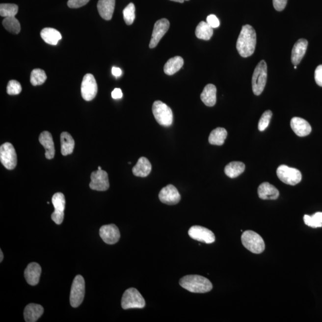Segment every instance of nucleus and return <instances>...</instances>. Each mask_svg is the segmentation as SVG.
<instances>
[{"label":"nucleus","mask_w":322,"mask_h":322,"mask_svg":"<svg viewBox=\"0 0 322 322\" xmlns=\"http://www.w3.org/2000/svg\"><path fill=\"white\" fill-rule=\"evenodd\" d=\"M258 194L263 200H275L278 198L279 191L273 185L268 182L263 183L258 188Z\"/></svg>","instance_id":"nucleus-21"},{"label":"nucleus","mask_w":322,"mask_h":322,"mask_svg":"<svg viewBox=\"0 0 322 322\" xmlns=\"http://www.w3.org/2000/svg\"><path fill=\"white\" fill-rule=\"evenodd\" d=\"M112 73L113 76L118 78L121 76L122 71L120 68L113 67L112 69Z\"/></svg>","instance_id":"nucleus-44"},{"label":"nucleus","mask_w":322,"mask_h":322,"mask_svg":"<svg viewBox=\"0 0 322 322\" xmlns=\"http://www.w3.org/2000/svg\"><path fill=\"white\" fill-rule=\"evenodd\" d=\"M242 243L245 248L254 254L262 253L265 249V243L263 239L256 232L246 230L241 237Z\"/></svg>","instance_id":"nucleus-3"},{"label":"nucleus","mask_w":322,"mask_h":322,"mask_svg":"<svg viewBox=\"0 0 322 322\" xmlns=\"http://www.w3.org/2000/svg\"><path fill=\"white\" fill-rule=\"evenodd\" d=\"M207 22L208 25L213 28H216L220 26V21L215 15H210L207 18Z\"/></svg>","instance_id":"nucleus-40"},{"label":"nucleus","mask_w":322,"mask_h":322,"mask_svg":"<svg viewBox=\"0 0 322 322\" xmlns=\"http://www.w3.org/2000/svg\"><path fill=\"white\" fill-rule=\"evenodd\" d=\"M98 170H102V168H101V166H99Z\"/></svg>","instance_id":"nucleus-47"},{"label":"nucleus","mask_w":322,"mask_h":322,"mask_svg":"<svg viewBox=\"0 0 322 322\" xmlns=\"http://www.w3.org/2000/svg\"><path fill=\"white\" fill-rule=\"evenodd\" d=\"M22 90V86L17 80H11L8 83L7 93L9 95H17L21 93Z\"/></svg>","instance_id":"nucleus-38"},{"label":"nucleus","mask_w":322,"mask_h":322,"mask_svg":"<svg viewBox=\"0 0 322 322\" xmlns=\"http://www.w3.org/2000/svg\"><path fill=\"white\" fill-rule=\"evenodd\" d=\"M99 234L102 240L109 245L117 243L120 239V232L117 226L113 224L105 225L101 227Z\"/></svg>","instance_id":"nucleus-15"},{"label":"nucleus","mask_w":322,"mask_h":322,"mask_svg":"<svg viewBox=\"0 0 322 322\" xmlns=\"http://www.w3.org/2000/svg\"><path fill=\"white\" fill-rule=\"evenodd\" d=\"M159 198L163 204L173 205L179 203L181 199L178 190L173 185H168L161 190Z\"/></svg>","instance_id":"nucleus-16"},{"label":"nucleus","mask_w":322,"mask_h":322,"mask_svg":"<svg viewBox=\"0 0 322 322\" xmlns=\"http://www.w3.org/2000/svg\"><path fill=\"white\" fill-rule=\"evenodd\" d=\"M271 116L272 112L271 110H266V112L263 113L262 116H261L259 126H258L260 132L265 131L267 129L269 124H270Z\"/></svg>","instance_id":"nucleus-37"},{"label":"nucleus","mask_w":322,"mask_h":322,"mask_svg":"<svg viewBox=\"0 0 322 322\" xmlns=\"http://www.w3.org/2000/svg\"><path fill=\"white\" fill-rule=\"evenodd\" d=\"M227 136V132L224 128L218 127L210 133L208 141L213 145L221 146L224 143Z\"/></svg>","instance_id":"nucleus-30"},{"label":"nucleus","mask_w":322,"mask_h":322,"mask_svg":"<svg viewBox=\"0 0 322 322\" xmlns=\"http://www.w3.org/2000/svg\"><path fill=\"white\" fill-rule=\"evenodd\" d=\"M115 0H99L98 10L99 15L106 21H110L114 12Z\"/></svg>","instance_id":"nucleus-22"},{"label":"nucleus","mask_w":322,"mask_h":322,"mask_svg":"<svg viewBox=\"0 0 322 322\" xmlns=\"http://www.w3.org/2000/svg\"><path fill=\"white\" fill-rule=\"evenodd\" d=\"M304 221L307 226L312 228H319L322 227V213L318 212L312 216L305 215Z\"/></svg>","instance_id":"nucleus-33"},{"label":"nucleus","mask_w":322,"mask_h":322,"mask_svg":"<svg viewBox=\"0 0 322 322\" xmlns=\"http://www.w3.org/2000/svg\"><path fill=\"white\" fill-rule=\"evenodd\" d=\"M44 309L41 305L31 303L27 305L24 310L25 321L35 322L43 315Z\"/></svg>","instance_id":"nucleus-23"},{"label":"nucleus","mask_w":322,"mask_h":322,"mask_svg":"<svg viewBox=\"0 0 322 322\" xmlns=\"http://www.w3.org/2000/svg\"><path fill=\"white\" fill-rule=\"evenodd\" d=\"M290 124L294 132L299 137H305L312 132L310 124L301 118L294 117L291 119Z\"/></svg>","instance_id":"nucleus-17"},{"label":"nucleus","mask_w":322,"mask_h":322,"mask_svg":"<svg viewBox=\"0 0 322 322\" xmlns=\"http://www.w3.org/2000/svg\"><path fill=\"white\" fill-rule=\"evenodd\" d=\"M170 26V22L166 19H161L156 22L153 30L151 42L149 44L150 48L154 49L157 46L161 39L168 31Z\"/></svg>","instance_id":"nucleus-14"},{"label":"nucleus","mask_w":322,"mask_h":322,"mask_svg":"<svg viewBox=\"0 0 322 322\" xmlns=\"http://www.w3.org/2000/svg\"><path fill=\"white\" fill-rule=\"evenodd\" d=\"M216 88L215 85L210 84L205 86L201 94V99L207 107H212L216 104Z\"/></svg>","instance_id":"nucleus-25"},{"label":"nucleus","mask_w":322,"mask_h":322,"mask_svg":"<svg viewBox=\"0 0 322 322\" xmlns=\"http://www.w3.org/2000/svg\"><path fill=\"white\" fill-rule=\"evenodd\" d=\"M41 274V266L37 263L29 264L24 273L27 284L32 286H35L38 284Z\"/></svg>","instance_id":"nucleus-18"},{"label":"nucleus","mask_w":322,"mask_h":322,"mask_svg":"<svg viewBox=\"0 0 322 322\" xmlns=\"http://www.w3.org/2000/svg\"><path fill=\"white\" fill-rule=\"evenodd\" d=\"M85 295V280L84 277L77 275L72 283L70 303L72 307L76 308L81 304Z\"/></svg>","instance_id":"nucleus-7"},{"label":"nucleus","mask_w":322,"mask_h":322,"mask_svg":"<svg viewBox=\"0 0 322 322\" xmlns=\"http://www.w3.org/2000/svg\"><path fill=\"white\" fill-rule=\"evenodd\" d=\"M315 79L316 84L322 87V65L316 68L315 72Z\"/></svg>","instance_id":"nucleus-42"},{"label":"nucleus","mask_w":322,"mask_h":322,"mask_svg":"<svg viewBox=\"0 0 322 322\" xmlns=\"http://www.w3.org/2000/svg\"><path fill=\"white\" fill-rule=\"evenodd\" d=\"M61 153L63 156L71 155L74 151L75 141L68 132H63L60 135Z\"/></svg>","instance_id":"nucleus-27"},{"label":"nucleus","mask_w":322,"mask_h":322,"mask_svg":"<svg viewBox=\"0 0 322 322\" xmlns=\"http://www.w3.org/2000/svg\"><path fill=\"white\" fill-rule=\"evenodd\" d=\"M308 47V41L305 39H299L293 47L291 61L294 65H298L304 57Z\"/></svg>","instance_id":"nucleus-19"},{"label":"nucleus","mask_w":322,"mask_h":322,"mask_svg":"<svg viewBox=\"0 0 322 322\" xmlns=\"http://www.w3.org/2000/svg\"><path fill=\"white\" fill-rule=\"evenodd\" d=\"M90 0H69L68 5L71 9H78L87 4Z\"/></svg>","instance_id":"nucleus-39"},{"label":"nucleus","mask_w":322,"mask_h":322,"mask_svg":"<svg viewBox=\"0 0 322 322\" xmlns=\"http://www.w3.org/2000/svg\"><path fill=\"white\" fill-rule=\"evenodd\" d=\"M268 78V66L265 60L260 61L252 77V88L255 95L259 96L265 89Z\"/></svg>","instance_id":"nucleus-4"},{"label":"nucleus","mask_w":322,"mask_h":322,"mask_svg":"<svg viewBox=\"0 0 322 322\" xmlns=\"http://www.w3.org/2000/svg\"><path fill=\"white\" fill-rule=\"evenodd\" d=\"M245 165L243 162L233 161L227 164L225 167L224 173L230 178H236L240 176L245 171Z\"/></svg>","instance_id":"nucleus-29"},{"label":"nucleus","mask_w":322,"mask_h":322,"mask_svg":"<svg viewBox=\"0 0 322 322\" xmlns=\"http://www.w3.org/2000/svg\"><path fill=\"white\" fill-rule=\"evenodd\" d=\"M152 112L155 119L161 126L168 127L173 124V112L164 103L155 101L153 104Z\"/></svg>","instance_id":"nucleus-5"},{"label":"nucleus","mask_w":322,"mask_h":322,"mask_svg":"<svg viewBox=\"0 0 322 322\" xmlns=\"http://www.w3.org/2000/svg\"><path fill=\"white\" fill-rule=\"evenodd\" d=\"M296 68H297L296 66H295V65L294 66V69H296Z\"/></svg>","instance_id":"nucleus-48"},{"label":"nucleus","mask_w":322,"mask_h":322,"mask_svg":"<svg viewBox=\"0 0 322 322\" xmlns=\"http://www.w3.org/2000/svg\"><path fill=\"white\" fill-rule=\"evenodd\" d=\"M18 12V6L15 4H1L0 15L2 17H15Z\"/></svg>","instance_id":"nucleus-35"},{"label":"nucleus","mask_w":322,"mask_h":322,"mask_svg":"<svg viewBox=\"0 0 322 322\" xmlns=\"http://www.w3.org/2000/svg\"><path fill=\"white\" fill-rule=\"evenodd\" d=\"M257 44V35L254 27L246 25L242 27L237 43V51L243 57L254 54Z\"/></svg>","instance_id":"nucleus-1"},{"label":"nucleus","mask_w":322,"mask_h":322,"mask_svg":"<svg viewBox=\"0 0 322 322\" xmlns=\"http://www.w3.org/2000/svg\"><path fill=\"white\" fill-rule=\"evenodd\" d=\"M0 161L7 170H13L18 163L17 155L12 144L5 143L0 147Z\"/></svg>","instance_id":"nucleus-9"},{"label":"nucleus","mask_w":322,"mask_h":322,"mask_svg":"<svg viewBox=\"0 0 322 322\" xmlns=\"http://www.w3.org/2000/svg\"><path fill=\"white\" fill-rule=\"evenodd\" d=\"M151 170L152 165L149 161L145 157H141L132 171L135 176L146 177L151 173Z\"/></svg>","instance_id":"nucleus-24"},{"label":"nucleus","mask_w":322,"mask_h":322,"mask_svg":"<svg viewBox=\"0 0 322 322\" xmlns=\"http://www.w3.org/2000/svg\"><path fill=\"white\" fill-rule=\"evenodd\" d=\"M2 25L5 29L13 34H18L21 31V24L15 17L5 18Z\"/></svg>","instance_id":"nucleus-32"},{"label":"nucleus","mask_w":322,"mask_h":322,"mask_svg":"<svg viewBox=\"0 0 322 322\" xmlns=\"http://www.w3.org/2000/svg\"><path fill=\"white\" fill-rule=\"evenodd\" d=\"M171 1L180 2V3H183L185 1H188V0H171Z\"/></svg>","instance_id":"nucleus-45"},{"label":"nucleus","mask_w":322,"mask_h":322,"mask_svg":"<svg viewBox=\"0 0 322 322\" xmlns=\"http://www.w3.org/2000/svg\"><path fill=\"white\" fill-rule=\"evenodd\" d=\"M135 8L134 4L130 3L123 10V16L125 22L127 26H131L135 18Z\"/></svg>","instance_id":"nucleus-36"},{"label":"nucleus","mask_w":322,"mask_h":322,"mask_svg":"<svg viewBox=\"0 0 322 322\" xmlns=\"http://www.w3.org/2000/svg\"><path fill=\"white\" fill-rule=\"evenodd\" d=\"M288 0H273L274 9L278 12L284 10L287 4Z\"/></svg>","instance_id":"nucleus-41"},{"label":"nucleus","mask_w":322,"mask_h":322,"mask_svg":"<svg viewBox=\"0 0 322 322\" xmlns=\"http://www.w3.org/2000/svg\"><path fill=\"white\" fill-rule=\"evenodd\" d=\"M39 141L46 150L45 156L47 159H53L55 155V149L51 133L47 131L41 133Z\"/></svg>","instance_id":"nucleus-20"},{"label":"nucleus","mask_w":322,"mask_h":322,"mask_svg":"<svg viewBox=\"0 0 322 322\" xmlns=\"http://www.w3.org/2000/svg\"><path fill=\"white\" fill-rule=\"evenodd\" d=\"M98 87L95 78L91 74H87L83 78L80 91L82 98L86 101H92L98 93Z\"/></svg>","instance_id":"nucleus-10"},{"label":"nucleus","mask_w":322,"mask_h":322,"mask_svg":"<svg viewBox=\"0 0 322 322\" xmlns=\"http://www.w3.org/2000/svg\"><path fill=\"white\" fill-rule=\"evenodd\" d=\"M52 204L54 207V212L52 215V220L55 224H62L64 218V211L65 208V198L62 193H55L52 197Z\"/></svg>","instance_id":"nucleus-13"},{"label":"nucleus","mask_w":322,"mask_h":322,"mask_svg":"<svg viewBox=\"0 0 322 322\" xmlns=\"http://www.w3.org/2000/svg\"><path fill=\"white\" fill-rule=\"evenodd\" d=\"M183 65H184V60L182 57H174L169 59L165 64L163 71L168 76H173L180 71Z\"/></svg>","instance_id":"nucleus-28"},{"label":"nucleus","mask_w":322,"mask_h":322,"mask_svg":"<svg viewBox=\"0 0 322 322\" xmlns=\"http://www.w3.org/2000/svg\"><path fill=\"white\" fill-rule=\"evenodd\" d=\"M276 173L278 178L288 185L295 186L301 181V172L287 165H280L277 169Z\"/></svg>","instance_id":"nucleus-8"},{"label":"nucleus","mask_w":322,"mask_h":322,"mask_svg":"<svg viewBox=\"0 0 322 322\" xmlns=\"http://www.w3.org/2000/svg\"><path fill=\"white\" fill-rule=\"evenodd\" d=\"M196 37L203 40H210L213 35V28L207 22L202 21L197 26L195 30Z\"/></svg>","instance_id":"nucleus-31"},{"label":"nucleus","mask_w":322,"mask_h":322,"mask_svg":"<svg viewBox=\"0 0 322 322\" xmlns=\"http://www.w3.org/2000/svg\"><path fill=\"white\" fill-rule=\"evenodd\" d=\"M188 235L194 240L210 244L215 242V234L210 230L200 226H193L188 230Z\"/></svg>","instance_id":"nucleus-11"},{"label":"nucleus","mask_w":322,"mask_h":322,"mask_svg":"<svg viewBox=\"0 0 322 322\" xmlns=\"http://www.w3.org/2000/svg\"><path fill=\"white\" fill-rule=\"evenodd\" d=\"M41 37L47 44L55 46L62 39V35L57 30L51 27H46L41 30Z\"/></svg>","instance_id":"nucleus-26"},{"label":"nucleus","mask_w":322,"mask_h":322,"mask_svg":"<svg viewBox=\"0 0 322 322\" xmlns=\"http://www.w3.org/2000/svg\"><path fill=\"white\" fill-rule=\"evenodd\" d=\"M123 94L120 88H115L112 92V97L114 99H119L123 98Z\"/></svg>","instance_id":"nucleus-43"},{"label":"nucleus","mask_w":322,"mask_h":322,"mask_svg":"<svg viewBox=\"0 0 322 322\" xmlns=\"http://www.w3.org/2000/svg\"><path fill=\"white\" fill-rule=\"evenodd\" d=\"M90 188L97 191L107 190L109 188V182L107 172L102 170L93 171L91 174Z\"/></svg>","instance_id":"nucleus-12"},{"label":"nucleus","mask_w":322,"mask_h":322,"mask_svg":"<svg viewBox=\"0 0 322 322\" xmlns=\"http://www.w3.org/2000/svg\"><path fill=\"white\" fill-rule=\"evenodd\" d=\"M0 255H1V257H0V262H2V260H3L4 255L1 249L0 250Z\"/></svg>","instance_id":"nucleus-46"},{"label":"nucleus","mask_w":322,"mask_h":322,"mask_svg":"<svg viewBox=\"0 0 322 322\" xmlns=\"http://www.w3.org/2000/svg\"><path fill=\"white\" fill-rule=\"evenodd\" d=\"M145 305L143 296L136 289L131 288L125 291L121 300V306L123 309H143Z\"/></svg>","instance_id":"nucleus-6"},{"label":"nucleus","mask_w":322,"mask_h":322,"mask_svg":"<svg viewBox=\"0 0 322 322\" xmlns=\"http://www.w3.org/2000/svg\"><path fill=\"white\" fill-rule=\"evenodd\" d=\"M179 284L182 288L193 293H207L213 289L212 282L206 277L199 275L183 277Z\"/></svg>","instance_id":"nucleus-2"},{"label":"nucleus","mask_w":322,"mask_h":322,"mask_svg":"<svg viewBox=\"0 0 322 322\" xmlns=\"http://www.w3.org/2000/svg\"><path fill=\"white\" fill-rule=\"evenodd\" d=\"M47 80L46 72L41 69H35L30 74V83L32 85L37 86L44 84Z\"/></svg>","instance_id":"nucleus-34"}]
</instances>
